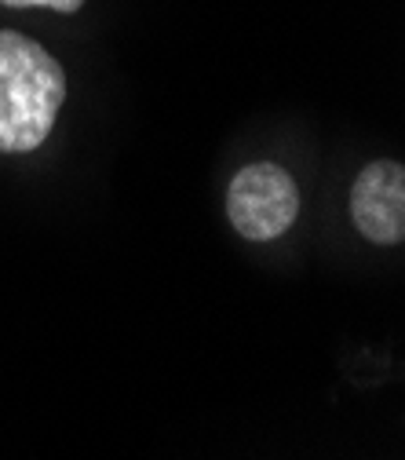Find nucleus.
Segmentation results:
<instances>
[{
	"label": "nucleus",
	"mask_w": 405,
	"mask_h": 460,
	"mask_svg": "<svg viewBox=\"0 0 405 460\" xmlns=\"http://www.w3.org/2000/svg\"><path fill=\"white\" fill-rule=\"evenodd\" d=\"M63 102V63L40 40L0 30V154H33L44 146Z\"/></svg>",
	"instance_id": "nucleus-1"
},
{
	"label": "nucleus",
	"mask_w": 405,
	"mask_h": 460,
	"mask_svg": "<svg viewBox=\"0 0 405 460\" xmlns=\"http://www.w3.org/2000/svg\"><path fill=\"white\" fill-rule=\"evenodd\" d=\"M223 208L238 238L252 245L277 242L300 219L296 176L277 161H252L230 176Z\"/></svg>",
	"instance_id": "nucleus-2"
},
{
	"label": "nucleus",
	"mask_w": 405,
	"mask_h": 460,
	"mask_svg": "<svg viewBox=\"0 0 405 460\" xmlns=\"http://www.w3.org/2000/svg\"><path fill=\"white\" fill-rule=\"evenodd\" d=\"M4 8H44V12H59V15H74L81 12L88 0H0Z\"/></svg>",
	"instance_id": "nucleus-4"
},
{
	"label": "nucleus",
	"mask_w": 405,
	"mask_h": 460,
	"mask_svg": "<svg viewBox=\"0 0 405 460\" xmlns=\"http://www.w3.org/2000/svg\"><path fill=\"white\" fill-rule=\"evenodd\" d=\"M351 226L380 249L405 242V168L394 157H376L358 168L347 198Z\"/></svg>",
	"instance_id": "nucleus-3"
}]
</instances>
